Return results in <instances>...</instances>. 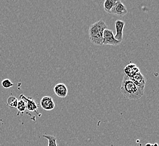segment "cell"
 <instances>
[{
	"label": "cell",
	"mask_w": 159,
	"mask_h": 146,
	"mask_svg": "<svg viewBox=\"0 0 159 146\" xmlns=\"http://www.w3.org/2000/svg\"><path fill=\"white\" fill-rule=\"evenodd\" d=\"M121 91L125 97L132 100L140 99L143 96L144 93L143 91L141 90L126 75H124L122 80Z\"/></svg>",
	"instance_id": "obj_1"
},
{
	"label": "cell",
	"mask_w": 159,
	"mask_h": 146,
	"mask_svg": "<svg viewBox=\"0 0 159 146\" xmlns=\"http://www.w3.org/2000/svg\"><path fill=\"white\" fill-rule=\"evenodd\" d=\"M107 27V25L103 20L97 21L90 26L89 38L92 43L97 46L103 45V31Z\"/></svg>",
	"instance_id": "obj_2"
},
{
	"label": "cell",
	"mask_w": 159,
	"mask_h": 146,
	"mask_svg": "<svg viewBox=\"0 0 159 146\" xmlns=\"http://www.w3.org/2000/svg\"><path fill=\"white\" fill-rule=\"evenodd\" d=\"M121 43L120 41H117L114 36L113 32L108 29H106L103 31V45L117 46Z\"/></svg>",
	"instance_id": "obj_3"
},
{
	"label": "cell",
	"mask_w": 159,
	"mask_h": 146,
	"mask_svg": "<svg viewBox=\"0 0 159 146\" xmlns=\"http://www.w3.org/2000/svg\"><path fill=\"white\" fill-rule=\"evenodd\" d=\"M127 12L128 10L126 6L120 1H117L115 5L111 10L110 14L115 15L122 16L126 15Z\"/></svg>",
	"instance_id": "obj_4"
},
{
	"label": "cell",
	"mask_w": 159,
	"mask_h": 146,
	"mask_svg": "<svg viewBox=\"0 0 159 146\" xmlns=\"http://www.w3.org/2000/svg\"><path fill=\"white\" fill-rule=\"evenodd\" d=\"M20 98L25 101L26 105V109H27L30 111L35 112L37 113V114H39V111H38L39 105L33 98L30 97L27 98L25 97L23 94H21L20 96Z\"/></svg>",
	"instance_id": "obj_5"
},
{
	"label": "cell",
	"mask_w": 159,
	"mask_h": 146,
	"mask_svg": "<svg viewBox=\"0 0 159 146\" xmlns=\"http://www.w3.org/2000/svg\"><path fill=\"white\" fill-rule=\"evenodd\" d=\"M40 105L43 109L46 111H51L54 109L55 103L52 97L49 96H44L40 101Z\"/></svg>",
	"instance_id": "obj_6"
},
{
	"label": "cell",
	"mask_w": 159,
	"mask_h": 146,
	"mask_svg": "<svg viewBox=\"0 0 159 146\" xmlns=\"http://www.w3.org/2000/svg\"><path fill=\"white\" fill-rule=\"evenodd\" d=\"M130 79L134 83L135 85L141 89V90L144 91L146 83V80L143 75L141 74V72L138 73L136 75H135L134 76L130 78Z\"/></svg>",
	"instance_id": "obj_7"
},
{
	"label": "cell",
	"mask_w": 159,
	"mask_h": 146,
	"mask_svg": "<svg viewBox=\"0 0 159 146\" xmlns=\"http://www.w3.org/2000/svg\"><path fill=\"white\" fill-rule=\"evenodd\" d=\"M115 25L116 32V33L115 34V36H114L115 38L117 41L121 42L122 41V38H123L122 32H123L124 28L125 27V22L122 20H117L115 21Z\"/></svg>",
	"instance_id": "obj_8"
},
{
	"label": "cell",
	"mask_w": 159,
	"mask_h": 146,
	"mask_svg": "<svg viewBox=\"0 0 159 146\" xmlns=\"http://www.w3.org/2000/svg\"><path fill=\"white\" fill-rule=\"evenodd\" d=\"M124 71L125 73V75L130 78L134 76L137 74L139 73L140 70L135 64L130 63L125 67Z\"/></svg>",
	"instance_id": "obj_9"
},
{
	"label": "cell",
	"mask_w": 159,
	"mask_h": 146,
	"mask_svg": "<svg viewBox=\"0 0 159 146\" xmlns=\"http://www.w3.org/2000/svg\"><path fill=\"white\" fill-rule=\"evenodd\" d=\"M54 91L59 97L65 98L67 96V87L63 83H59L55 85L54 88Z\"/></svg>",
	"instance_id": "obj_10"
},
{
	"label": "cell",
	"mask_w": 159,
	"mask_h": 146,
	"mask_svg": "<svg viewBox=\"0 0 159 146\" xmlns=\"http://www.w3.org/2000/svg\"><path fill=\"white\" fill-rule=\"evenodd\" d=\"M116 2L117 1L115 0H106L103 5L104 10L108 13H110Z\"/></svg>",
	"instance_id": "obj_11"
},
{
	"label": "cell",
	"mask_w": 159,
	"mask_h": 146,
	"mask_svg": "<svg viewBox=\"0 0 159 146\" xmlns=\"http://www.w3.org/2000/svg\"><path fill=\"white\" fill-rule=\"evenodd\" d=\"M18 100L14 96H11L7 100V106L11 107H16L18 105Z\"/></svg>",
	"instance_id": "obj_12"
},
{
	"label": "cell",
	"mask_w": 159,
	"mask_h": 146,
	"mask_svg": "<svg viewBox=\"0 0 159 146\" xmlns=\"http://www.w3.org/2000/svg\"><path fill=\"white\" fill-rule=\"evenodd\" d=\"M43 137L47 139L49 141L48 146H57V139L55 137L51 135H43Z\"/></svg>",
	"instance_id": "obj_13"
},
{
	"label": "cell",
	"mask_w": 159,
	"mask_h": 146,
	"mask_svg": "<svg viewBox=\"0 0 159 146\" xmlns=\"http://www.w3.org/2000/svg\"><path fill=\"white\" fill-rule=\"evenodd\" d=\"M16 108L18 109L19 112L24 113L25 110H26V105H25V101L22 100L19 101Z\"/></svg>",
	"instance_id": "obj_14"
},
{
	"label": "cell",
	"mask_w": 159,
	"mask_h": 146,
	"mask_svg": "<svg viewBox=\"0 0 159 146\" xmlns=\"http://www.w3.org/2000/svg\"><path fill=\"white\" fill-rule=\"evenodd\" d=\"M1 84L5 88H9L14 85V84L11 83L10 80L9 79H5L3 80L1 82Z\"/></svg>",
	"instance_id": "obj_15"
},
{
	"label": "cell",
	"mask_w": 159,
	"mask_h": 146,
	"mask_svg": "<svg viewBox=\"0 0 159 146\" xmlns=\"http://www.w3.org/2000/svg\"><path fill=\"white\" fill-rule=\"evenodd\" d=\"M145 146H153V144L151 143H147Z\"/></svg>",
	"instance_id": "obj_16"
},
{
	"label": "cell",
	"mask_w": 159,
	"mask_h": 146,
	"mask_svg": "<svg viewBox=\"0 0 159 146\" xmlns=\"http://www.w3.org/2000/svg\"><path fill=\"white\" fill-rule=\"evenodd\" d=\"M153 146H158V145L157 144V143H155V144H153Z\"/></svg>",
	"instance_id": "obj_17"
}]
</instances>
